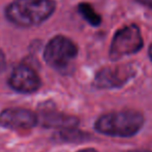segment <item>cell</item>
Here are the masks:
<instances>
[{
	"label": "cell",
	"instance_id": "obj_1",
	"mask_svg": "<svg viewBox=\"0 0 152 152\" xmlns=\"http://www.w3.org/2000/svg\"><path fill=\"white\" fill-rule=\"evenodd\" d=\"M56 10L54 0H15L6 7V18L17 26L31 27L48 20Z\"/></svg>",
	"mask_w": 152,
	"mask_h": 152
},
{
	"label": "cell",
	"instance_id": "obj_2",
	"mask_svg": "<svg viewBox=\"0 0 152 152\" xmlns=\"http://www.w3.org/2000/svg\"><path fill=\"white\" fill-rule=\"evenodd\" d=\"M144 122V116L138 111H116L100 116L95 121L94 128L106 136L129 138L140 132Z\"/></svg>",
	"mask_w": 152,
	"mask_h": 152
},
{
	"label": "cell",
	"instance_id": "obj_3",
	"mask_svg": "<svg viewBox=\"0 0 152 152\" xmlns=\"http://www.w3.org/2000/svg\"><path fill=\"white\" fill-rule=\"evenodd\" d=\"M141 30L136 24L126 25L114 34L110 47V58L116 61L127 55L136 54L143 48Z\"/></svg>",
	"mask_w": 152,
	"mask_h": 152
},
{
	"label": "cell",
	"instance_id": "obj_4",
	"mask_svg": "<svg viewBox=\"0 0 152 152\" xmlns=\"http://www.w3.org/2000/svg\"><path fill=\"white\" fill-rule=\"evenodd\" d=\"M78 48L68 37L57 35L53 37L45 48V61L55 69H65L76 59Z\"/></svg>",
	"mask_w": 152,
	"mask_h": 152
},
{
	"label": "cell",
	"instance_id": "obj_5",
	"mask_svg": "<svg viewBox=\"0 0 152 152\" xmlns=\"http://www.w3.org/2000/svg\"><path fill=\"white\" fill-rule=\"evenodd\" d=\"M136 74V68L130 64L107 66L96 72L93 85L98 89L120 88L129 82Z\"/></svg>",
	"mask_w": 152,
	"mask_h": 152
},
{
	"label": "cell",
	"instance_id": "obj_6",
	"mask_svg": "<svg viewBox=\"0 0 152 152\" xmlns=\"http://www.w3.org/2000/svg\"><path fill=\"white\" fill-rule=\"evenodd\" d=\"M38 118L26 109H6L0 113V125L14 130H26L34 127Z\"/></svg>",
	"mask_w": 152,
	"mask_h": 152
},
{
	"label": "cell",
	"instance_id": "obj_7",
	"mask_svg": "<svg viewBox=\"0 0 152 152\" xmlns=\"http://www.w3.org/2000/svg\"><path fill=\"white\" fill-rule=\"evenodd\" d=\"M8 84L14 90L21 93H32L40 87V79L30 66L22 64L12 70Z\"/></svg>",
	"mask_w": 152,
	"mask_h": 152
},
{
	"label": "cell",
	"instance_id": "obj_8",
	"mask_svg": "<svg viewBox=\"0 0 152 152\" xmlns=\"http://www.w3.org/2000/svg\"><path fill=\"white\" fill-rule=\"evenodd\" d=\"M40 120L44 126L72 129L79 124V119L72 115H66L58 112H47L42 115Z\"/></svg>",
	"mask_w": 152,
	"mask_h": 152
},
{
	"label": "cell",
	"instance_id": "obj_9",
	"mask_svg": "<svg viewBox=\"0 0 152 152\" xmlns=\"http://www.w3.org/2000/svg\"><path fill=\"white\" fill-rule=\"evenodd\" d=\"M79 12L82 15V17L87 21L92 26H98L102 23V18L97 12L94 10V8L92 7L89 3H80L79 4Z\"/></svg>",
	"mask_w": 152,
	"mask_h": 152
},
{
	"label": "cell",
	"instance_id": "obj_10",
	"mask_svg": "<svg viewBox=\"0 0 152 152\" xmlns=\"http://www.w3.org/2000/svg\"><path fill=\"white\" fill-rule=\"evenodd\" d=\"M6 61H5V56H4L3 52L0 50V72H2L5 68Z\"/></svg>",
	"mask_w": 152,
	"mask_h": 152
},
{
	"label": "cell",
	"instance_id": "obj_11",
	"mask_svg": "<svg viewBox=\"0 0 152 152\" xmlns=\"http://www.w3.org/2000/svg\"><path fill=\"white\" fill-rule=\"evenodd\" d=\"M139 3L143 4V5L147 6V7L151 8L152 10V0H137Z\"/></svg>",
	"mask_w": 152,
	"mask_h": 152
},
{
	"label": "cell",
	"instance_id": "obj_12",
	"mask_svg": "<svg viewBox=\"0 0 152 152\" xmlns=\"http://www.w3.org/2000/svg\"><path fill=\"white\" fill-rule=\"evenodd\" d=\"M77 152H98V151L93 148H85V149H82V150H79Z\"/></svg>",
	"mask_w": 152,
	"mask_h": 152
},
{
	"label": "cell",
	"instance_id": "obj_13",
	"mask_svg": "<svg viewBox=\"0 0 152 152\" xmlns=\"http://www.w3.org/2000/svg\"><path fill=\"white\" fill-rule=\"evenodd\" d=\"M127 152H152V151H150V150H130Z\"/></svg>",
	"mask_w": 152,
	"mask_h": 152
},
{
	"label": "cell",
	"instance_id": "obj_14",
	"mask_svg": "<svg viewBox=\"0 0 152 152\" xmlns=\"http://www.w3.org/2000/svg\"><path fill=\"white\" fill-rule=\"evenodd\" d=\"M149 57H150V59L152 61V45L150 46V48H149Z\"/></svg>",
	"mask_w": 152,
	"mask_h": 152
}]
</instances>
